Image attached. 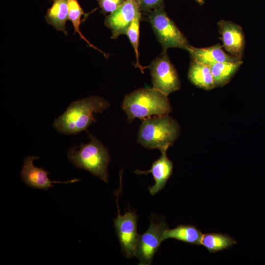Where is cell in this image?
<instances>
[{
  "mask_svg": "<svg viewBox=\"0 0 265 265\" xmlns=\"http://www.w3.org/2000/svg\"><path fill=\"white\" fill-rule=\"evenodd\" d=\"M109 106V103L97 96H91L73 102L66 111L56 118L53 124L60 133L75 134L96 122L94 113L102 112Z\"/></svg>",
  "mask_w": 265,
  "mask_h": 265,
  "instance_id": "obj_1",
  "label": "cell"
},
{
  "mask_svg": "<svg viewBox=\"0 0 265 265\" xmlns=\"http://www.w3.org/2000/svg\"><path fill=\"white\" fill-rule=\"evenodd\" d=\"M167 96L154 88L139 89L125 96L122 108L129 122L136 118L167 115L172 111Z\"/></svg>",
  "mask_w": 265,
  "mask_h": 265,
  "instance_id": "obj_2",
  "label": "cell"
},
{
  "mask_svg": "<svg viewBox=\"0 0 265 265\" xmlns=\"http://www.w3.org/2000/svg\"><path fill=\"white\" fill-rule=\"evenodd\" d=\"M180 131L178 122L168 115L148 117L140 126L137 142L148 149L167 150L179 137Z\"/></svg>",
  "mask_w": 265,
  "mask_h": 265,
  "instance_id": "obj_3",
  "label": "cell"
},
{
  "mask_svg": "<svg viewBox=\"0 0 265 265\" xmlns=\"http://www.w3.org/2000/svg\"><path fill=\"white\" fill-rule=\"evenodd\" d=\"M87 144L70 148L68 159L74 165L86 170L106 183H108L107 166L110 155L107 149L94 136Z\"/></svg>",
  "mask_w": 265,
  "mask_h": 265,
  "instance_id": "obj_4",
  "label": "cell"
},
{
  "mask_svg": "<svg viewBox=\"0 0 265 265\" xmlns=\"http://www.w3.org/2000/svg\"><path fill=\"white\" fill-rule=\"evenodd\" d=\"M147 21L151 24L154 33L163 49L178 48L186 50L187 40L175 23L167 15L163 7L150 11Z\"/></svg>",
  "mask_w": 265,
  "mask_h": 265,
  "instance_id": "obj_5",
  "label": "cell"
},
{
  "mask_svg": "<svg viewBox=\"0 0 265 265\" xmlns=\"http://www.w3.org/2000/svg\"><path fill=\"white\" fill-rule=\"evenodd\" d=\"M146 68L150 70L154 88L167 96L180 89L179 75L168 56L167 50L163 49L160 55Z\"/></svg>",
  "mask_w": 265,
  "mask_h": 265,
  "instance_id": "obj_6",
  "label": "cell"
},
{
  "mask_svg": "<svg viewBox=\"0 0 265 265\" xmlns=\"http://www.w3.org/2000/svg\"><path fill=\"white\" fill-rule=\"evenodd\" d=\"M118 215L114 219V226L118 238L121 251L126 257L131 258L134 256L135 249L139 235L137 231V216L134 211L129 210L121 215L118 207L119 193H116Z\"/></svg>",
  "mask_w": 265,
  "mask_h": 265,
  "instance_id": "obj_7",
  "label": "cell"
},
{
  "mask_svg": "<svg viewBox=\"0 0 265 265\" xmlns=\"http://www.w3.org/2000/svg\"><path fill=\"white\" fill-rule=\"evenodd\" d=\"M167 228L164 221L156 222L152 219L147 231L139 235L134 252V256L139 261V265L151 264L155 254L163 241V234Z\"/></svg>",
  "mask_w": 265,
  "mask_h": 265,
  "instance_id": "obj_8",
  "label": "cell"
},
{
  "mask_svg": "<svg viewBox=\"0 0 265 265\" xmlns=\"http://www.w3.org/2000/svg\"><path fill=\"white\" fill-rule=\"evenodd\" d=\"M139 12L142 11L136 0H125L120 7L107 16L104 23L111 29V38L115 39L120 35H126L131 23Z\"/></svg>",
  "mask_w": 265,
  "mask_h": 265,
  "instance_id": "obj_9",
  "label": "cell"
},
{
  "mask_svg": "<svg viewBox=\"0 0 265 265\" xmlns=\"http://www.w3.org/2000/svg\"><path fill=\"white\" fill-rule=\"evenodd\" d=\"M222 47L230 54L241 58L245 48V35L242 27L231 21L222 20L217 23Z\"/></svg>",
  "mask_w": 265,
  "mask_h": 265,
  "instance_id": "obj_10",
  "label": "cell"
},
{
  "mask_svg": "<svg viewBox=\"0 0 265 265\" xmlns=\"http://www.w3.org/2000/svg\"><path fill=\"white\" fill-rule=\"evenodd\" d=\"M39 157L28 156L24 159L23 166L21 172V178L23 182L28 186L40 189H48L53 186V183H72L80 181L74 179L65 182L52 181L48 177V171L42 167L38 168L34 166V160Z\"/></svg>",
  "mask_w": 265,
  "mask_h": 265,
  "instance_id": "obj_11",
  "label": "cell"
},
{
  "mask_svg": "<svg viewBox=\"0 0 265 265\" xmlns=\"http://www.w3.org/2000/svg\"><path fill=\"white\" fill-rule=\"evenodd\" d=\"M165 150H160L161 155L158 159L155 161L151 168L147 171H135L137 174H152L155 184L148 189L152 195H154L162 189L164 188L167 180L173 172V163L168 158Z\"/></svg>",
  "mask_w": 265,
  "mask_h": 265,
  "instance_id": "obj_12",
  "label": "cell"
},
{
  "mask_svg": "<svg viewBox=\"0 0 265 265\" xmlns=\"http://www.w3.org/2000/svg\"><path fill=\"white\" fill-rule=\"evenodd\" d=\"M219 44L206 48H195L191 45L186 51L189 53L192 60L207 65L224 62H236L241 58L227 53Z\"/></svg>",
  "mask_w": 265,
  "mask_h": 265,
  "instance_id": "obj_13",
  "label": "cell"
},
{
  "mask_svg": "<svg viewBox=\"0 0 265 265\" xmlns=\"http://www.w3.org/2000/svg\"><path fill=\"white\" fill-rule=\"evenodd\" d=\"M188 78L193 84L204 90H210L216 87L209 65L191 60Z\"/></svg>",
  "mask_w": 265,
  "mask_h": 265,
  "instance_id": "obj_14",
  "label": "cell"
},
{
  "mask_svg": "<svg viewBox=\"0 0 265 265\" xmlns=\"http://www.w3.org/2000/svg\"><path fill=\"white\" fill-rule=\"evenodd\" d=\"M69 18L68 0H53L45 16L47 22L57 30L67 35L66 22Z\"/></svg>",
  "mask_w": 265,
  "mask_h": 265,
  "instance_id": "obj_15",
  "label": "cell"
},
{
  "mask_svg": "<svg viewBox=\"0 0 265 265\" xmlns=\"http://www.w3.org/2000/svg\"><path fill=\"white\" fill-rule=\"evenodd\" d=\"M201 231L192 225L181 224L174 229L167 228L164 232L163 240L175 238L193 245H200L202 237Z\"/></svg>",
  "mask_w": 265,
  "mask_h": 265,
  "instance_id": "obj_16",
  "label": "cell"
},
{
  "mask_svg": "<svg viewBox=\"0 0 265 265\" xmlns=\"http://www.w3.org/2000/svg\"><path fill=\"white\" fill-rule=\"evenodd\" d=\"M242 63L243 61L240 60L236 62H217L209 65L215 87H222L227 84Z\"/></svg>",
  "mask_w": 265,
  "mask_h": 265,
  "instance_id": "obj_17",
  "label": "cell"
},
{
  "mask_svg": "<svg viewBox=\"0 0 265 265\" xmlns=\"http://www.w3.org/2000/svg\"><path fill=\"white\" fill-rule=\"evenodd\" d=\"M237 241L227 234L209 233L202 235L200 245L205 247L210 253H215L229 248Z\"/></svg>",
  "mask_w": 265,
  "mask_h": 265,
  "instance_id": "obj_18",
  "label": "cell"
},
{
  "mask_svg": "<svg viewBox=\"0 0 265 265\" xmlns=\"http://www.w3.org/2000/svg\"><path fill=\"white\" fill-rule=\"evenodd\" d=\"M69 18L68 20L71 21L74 28V33H78L81 39L83 40L89 47H91L103 53L105 57L108 55L104 53L97 47L92 44L82 34L80 30V26L81 24V17L84 15V12L78 0H68Z\"/></svg>",
  "mask_w": 265,
  "mask_h": 265,
  "instance_id": "obj_19",
  "label": "cell"
},
{
  "mask_svg": "<svg viewBox=\"0 0 265 265\" xmlns=\"http://www.w3.org/2000/svg\"><path fill=\"white\" fill-rule=\"evenodd\" d=\"M142 14V12H139L137 14L129 26L126 35L128 36L135 52L136 58V62L135 66V67L140 68L142 72L143 73V70L145 69V67H142L139 63L138 51L139 40V24Z\"/></svg>",
  "mask_w": 265,
  "mask_h": 265,
  "instance_id": "obj_20",
  "label": "cell"
},
{
  "mask_svg": "<svg viewBox=\"0 0 265 265\" xmlns=\"http://www.w3.org/2000/svg\"><path fill=\"white\" fill-rule=\"evenodd\" d=\"M103 14L111 13L120 7L125 0H97Z\"/></svg>",
  "mask_w": 265,
  "mask_h": 265,
  "instance_id": "obj_21",
  "label": "cell"
},
{
  "mask_svg": "<svg viewBox=\"0 0 265 265\" xmlns=\"http://www.w3.org/2000/svg\"><path fill=\"white\" fill-rule=\"evenodd\" d=\"M142 14L147 15L150 11L163 7V0H136Z\"/></svg>",
  "mask_w": 265,
  "mask_h": 265,
  "instance_id": "obj_22",
  "label": "cell"
},
{
  "mask_svg": "<svg viewBox=\"0 0 265 265\" xmlns=\"http://www.w3.org/2000/svg\"><path fill=\"white\" fill-rule=\"evenodd\" d=\"M200 5H203L205 2V0H194Z\"/></svg>",
  "mask_w": 265,
  "mask_h": 265,
  "instance_id": "obj_23",
  "label": "cell"
}]
</instances>
